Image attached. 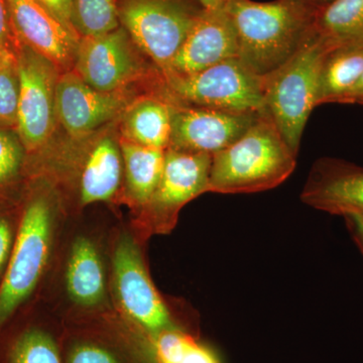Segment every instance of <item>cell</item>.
I'll return each instance as SVG.
<instances>
[{"label":"cell","mask_w":363,"mask_h":363,"mask_svg":"<svg viewBox=\"0 0 363 363\" xmlns=\"http://www.w3.org/2000/svg\"><path fill=\"white\" fill-rule=\"evenodd\" d=\"M225 9L238 35V58L262 77L298 51L316 18L297 0H231Z\"/></svg>","instance_id":"1"},{"label":"cell","mask_w":363,"mask_h":363,"mask_svg":"<svg viewBox=\"0 0 363 363\" xmlns=\"http://www.w3.org/2000/svg\"><path fill=\"white\" fill-rule=\"evenodd\" d=\"M297 157L264 112L238 140L212 156L208 192L252 194L271 190L292 175Z\"/></svg>","instance_id":"2"},{"label":"cell","mask_w":363,"mask_h":363,"mask_svg":"<svg viewBox=\"0 0 363 363\" xmlns=\"http://www.w3.org/2000/svg\"><path fill=\"white\" fill-rule=\"evenodd\" d=\"M327 51L309 32L288 61L262 77L266 112L297 156L306 124L317 106L320 69Z\"/></svg>","instance_id":"3"},{"label":"cell","mask_w":363,"mask_h":363,"mask_svg":"<svg viewBox=\"0 0 363 363\" xmlns=\"http://www.w3.org/2000/svg\"><path fill=\"white\" fill-rule=\"evenodd\" d=\"M204 9L196 0H118L119 23L162 77Z\"/></svg>","instance_id":"4"},{"label":"cell","mask_w":363,"mask_h":363,"mask_svg":"<svg viewBox=\"0 0 363 363\" xmlns=\"http://www.w3.org/2000/svg\"><path fill=\"white\" fill-rule=\"evenodd\" d=\"M176 104L238 114L264 113V79L238 57L166 81Z\"/></svg>","instance_id":"5"},{"label":"cell","mask_w":363,"mask_h":363,"mask_svg":"<svg viewBox=\"0 0 363 363\" xmlns=\"http://www.w3.org/2000/svg\"><path fill=\"white\" fill-rule=\"evenodd\" d=\"M52 234V211L45 196H35L21 216L13 252L0 286V326L32 295L44 274Z\"/></svg>","instance_id":"6"},{"label":"cell","mask_w":363,"mask_h":363,"mask_svg":"<svg viewBox=\"0 0 363 363\" xmlns=\"http://www.w3.org/2000/svg\"><path fill=\"white\" fill-rule=\"evenodd\" d=\"M114 289L121 310L143 335L179 327L150 278L142 252L128 233L119 236L112 257Z\"/></svg>","instance_id":"7"},{"label":"cell","mask_w":363,"mask_h":363,"mask_svg":"<svg viewBox=\"0 0 363 363\" xmlns=\"http://www.w3.org/2000/svg\"><path fill=\"white\" fill-rule=\"evenodd\" d=\"M18 77L16 131L26 154L42 149L51 138L56 116L55 94L58 81L51 62L21 43L16 52Z\"/></svg>","instance_id":"8"},{"label":"cell","mask_w":363,"mask_h":363,"mask_svg":"<svg viewBox=\"0 0 363 363\" xmlns=\"http://www.w3.org/2000/svg\"><path fill=\"white\" fill-rule=\"evenodd\" d=\"M211 162V155L167 149L161 179L147 205L157 233L171 231L182 208L208 192Z\"/></svg>","instance_id":"9"},{"label":"cell","mask_w":363,"mask_h":363,"mask_svg":"<svg viewBox=\"0 0 363 363\" xmlns=\"http://www.w3.org/2000/svg\"><path fill=\"white\" fill-rule=\"evenodd\" d=\"M260 114H238L175 104L168 149L207 154L229 147L255 123Z\"/></svg>","instance_id":"10"},{"label":"cell","mask_w":363,"mask_h":363,"mask_svg":"<svg viewBox=\"0 0 363 363\" xmlns=\"http://www.w3.org/2000/svg\"><path fill=\"white\" fill-rule=\"evenodd\" d=\"M133 44L121 26L104 35L81 37L75 72L96 90L118 92L143 71Z\"/></svg>","instance_id":"11"},{"label":"cell","mask_w":363,"mask_h":363,"mask_svg":"<svg viewBox=\"0 0 363 363\" xmlns=\"http://www.w3.org/2000/svg\"><path fill=\"white\" fill-rule=\"evenodd\" d=\"M16 35L56 67L65 71L75 63L81 37L64 25L37 0H6Z\"/></svg>","instance_id":"12"},{"label":"cell","mask_w":363,"mask_h":363,"mask_svg":"<svg viewBox=\"0 0 363 363\" xmlns=\"http://www.w3.org/2000/svg\"><path fill=\"white\" fill-rule=\"evenodd\" d=\"M238 57V40L226 9L202 11L189 30L172 65L174 76H188Z\"/></svg>","instance_id":"13"},{"label":"cell","mask_w":363,"mask_h":363,"mask_svg":"<svg viewBox=\"0 0 363 363\" xmlns=\"http://www.w3.org/2000/svg\"><path fill=\"white\" fill-rule=\"evenodd\" d=\"M300 198L307 206L341 217L363 212V167L321 157L313 164Z\"/></svg>","instance_id":"14"},{"label":"cell","mask_w":363,"mask_h":363,"mask_svg":"<svg viewBox=\"0 0 363 363\" xmlns=\"http://www.w3.org/2000/svg\"><path fill=\"white\" fill-rule=\"evenodd\" d=\"M56 116L71 136L82 138L114 118L124 107L118 93L91 87L75 71L58 78L55 94Z\"/></svg>","instance_id":"15"},{"label":"cell","mask_w":363,"mask_h":363,"mask_svg":"<svg viewBox=\"0 0 363 363\" xmlns=\"http://www.w3.org/2000/svg\"><path fill=\"white\" fill-rule=\"evenodd\" d=\"M69 297L81 307L101 305L106 297V274L101 255L90 238L80 236L74 240L65 272Z\"/></svg>","instance_id":"16"},{"label":"cell","mask_w":363,"mask_h":363,"mask_svg":"<svg viewBox=\"0 0 363 363\" xmlns=\"http://www.w3.org/2000/svg\"><path fill=\"white\" fill-rule=\"evenodd\" d=\"M362 75L363 42L346 43L329 49L320 69L317 106L343 104Z\"/></svg>","instance_id":"17"},{"label":"cell","mask_w":363,"mask_h":363,"mask_svg":"<svg viewBox=\"0 0 363 363\" xmlns=\"http://www.w3.org/2000/svg\"><path fill=\"white\" fill-rule=\"evenodd\" d=\"M123 161L121 147L111 138L98 140L90 150L80 178L83 205L111 200L121 185Z\"/></svg>","instance_id":"18"},{"label":"cell","mask_w":363,"mask_h":363,"mask_svg":"<svg viewBox=\"0 0 363 363\" xmlns=\"http://www.w3.org/2000/svg\"><path fill=\"white\" fill-rule=\"evenodd\" d=\"M173 102L162 96L143 98L125 112L123 138L138 145L167 150L172 133Z\"/></svg>","instance_id":"19"},{"label":"cell","mask_w":363,"mask_h":363,"mask_svg":"<svg viewBox=\"0 0 363 363\" xmlns=\"http://www.w3.org/2000/svg\"><path fill=\"white\" fill-rule=\"evenodd\" d=\"M119 143L128 195L138 205L147 206L161 179L167 150L145 147L124 138Z\"/></svg>","instance_id":"20"},{"label":"cell","mask_w":363,"mask_h":363,"mask_svg":"<svg viewBox=\"0 0 363 363\" xmlns=\"http://www.w3.org/2000/svg\"><path fill=\"white\" fill-rule=\"evenodd\" d=\"M310 33L328 50L363 42V0H336L317 14Z\"/></svg>","instance_id":"21"},{"label":"cell","mask_w":363,"mask_h":363,"mask_svg":"<svg viewBox=\"0 0 363 363\" xmlns=\"http://www.w3.org/2000/svg\"><path fill=\"white\" fill-rule=\"evenodd\" d=\"M147 339L156 363H222L213 350L180 327Z\"/></svg>","instance_id":"22"},{"label":"cell","mask_w":363,"mask_h":363,"mask_svg":"<svg viewBox=\"0 0 363 363\" xmlns=\"http://www.w3.org/2000/svg\"><path fill=\"white\" fill-rule=\"evenodd\" d=\"M65 363H156L152 350L133 357L116 344L92 336L74 339L66 351Z\"/></svg>","instance_id":"23"},{"label":"cell","mask_w":363,"mask_h":363,"mask_svg":"<svg viewBox=\"0 0 363 363\" xmlns=\"http://www.w3.org/2000/svg\"><path fill=\"white\" fill-rule=\"evenodd\" d=\"M74 26L80 37L112 32L121 26L118 0H73Z\"/></svg>","instance_id":"24"},{"label":"cell","mask_w":363,"mask_h":363,"mask_svg":"<svg viewBox=\"0 0 363 363\" xmlns=\"http://www.w3.org/2000/svg\"><path fill=\"white\" fill-rule=\"evenodd\" d=\"M9 360L11 363H63L54 339L38 329L26 331L16 339Z\"/></svg>","instance_id":"25"},{"label":"cell","mask_w":363,"mask_h":363,"mask_svg":"<svg viewBox=\"0 0 363 363\" xmlns=\"http://www.w3.org/2000/svg\"><path fill=\"white\" fill-rule=\"evenodd\" d=\"M26 154L16 131L0 128V192L18 179Z\"/></svg>","instance_id":"26"},{"label":"cell","mask_w":363,"mask_h":363,"mask_svg":"<svg viewBox=\"0 0 363 363\" xmlns=\"http://www.w3.org/2000/svg\"><path fill=\"white\" fill-rule=\"evenodd\" d=\"M18 77L16 63L0 68V128H16Z\"/></svg>","instance_id":"27"},{"label":"cell","mask_w":363,"mask_h":363,"mask_svg":"<svg viewBox=\"0 0 363 363\" xmlns=\"http://www.w3.org/2000/svg\"><path fill=\"white\" fill-rule=\"evenodd\" d=\"M21 43L14 30L6 0H0V49L16 57Z\"/></svg>","instance_id":"28"},{"label":"cell","mask_w":363,"mask_h":363,"mask_svg":"<svg viewBox=\"0 0 363 363\" xmlns=\"http://www.w3.org/2000/svg\"><path fill=\"white\" fill-rule=\"evenodd\" d=\"M37 1L70 30L78 33L74 26L73 0H37Z\"/></svg>","instance_id":"29"},{"label":"cell","mask_w":363,"mask_h":363,"mask_svg":"<svg viewBox=\"0 0 363 363\" xmlns=\"http://www.w3.org/2000/svg\"><path fill=\"white\" fill-rule=\"evenodd\" d=\"M13 243V233L11 223L6 219L0 218V272L9 264Z\"/></svg>","instance_id":"30"},{"label":"cell","mask_w":363,"mask_h":363,"mask_svg":"<svg viewBox=\"0 0 363 363\" xmlns=\"http://www.w3.org/2000/svg\"><path fill=\"white\" fill-rule=\"evenodd\" d=\"M342 217L351 238L363 255V212H351Z\"/></svg>","instance_id":"31"},{"label":"cell","mask_w":363,"mask_h":363,"mask_svg":"<svg viewBox=\"0 0 363 363\" xmlns=\"http://www.w3.org/2000/svg\"><path fill=\"white\" fill-rule=\"evenodd\" d=\"M343 104L363 105V75L355 87L344 99Z\"/></svg>","instance_id":"32"},{"label":"cell","mask_w":363,"mask_h":363,"mask_svg":"<svg viewBox=\"0 0 363 363\" xmlns=\"http://www.w3.org/2000/svg\"><path fill=\"white\" fill-rule=\"evenodd\" d=\"M297 1L304 4L307 9L316 13L317 16L318 13H321L325 9L334 4L336 0H297Z\"/></svg>","instance_id":"33"},{"label":"cell","mask_w":363,"mask_h":363,"mask_svg":"<svg viewBox=\"0 0 363 363\" xmlns=\"http://www.w3.org/2000/svg\"><path fill=\"white\" fill-rule=\"evenodd\" d=\"M198 4L206 9V11H212V9H225L227 4L231 1V0H196Z\"/></svg>","instance_id":"34"},{"label":"cell","mask_w":363,"mask_h":363,"mask_svg":"<svg viewBox=\"0 0 363 363\" xmlns=\"http://www.w3.org/2000/svg\"><path fill=\"white\" fill-rule=\"evenodd\" d=\"M16 56L0 49V68H2V67L6 65H9V64L16 63Z\"/></svg>","instance_id":"35"}]
</instances>
